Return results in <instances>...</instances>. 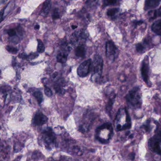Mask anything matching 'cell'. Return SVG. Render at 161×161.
<instances>
[{
	"label": "cell",
	"mask_w": 161,
	"mask_h": 161,
	"mask_svg": "<svg viewBox=\"0 0 161 161\" xmlns=\"http://www.w3.org/2000/svg\"><path fill=\"white\" fill-rule=\"evenodd\" d=\"M127 102L130 106L139 108L142 105V98L139 87H135L130 91L126 96Z\"/></svg>",
	"instance_id": "cell-1"
},
{
	"label": "cell",
	"mask_w": 161,
	"mask_h": 161,
	"mask_svg": "<svg viewBox=\"0 0 161 161\" xmlns=\"http://www.w3.org/2000/svg\"><path fill=\"white\" fill-rule=\"evenodd\" d=\"M148 147L152 152L161 156V130L157 131L155 136L149 139Z\"/></svg>",
	"instance_id": "cell-2"
},
{
	"label": "cell",
	"mask_w": 161,
	"mask_h": 161,
	"mask_svg": "<svg viewBox=\"0 0 161 161\" xmlns=\"http://www.w3.org/2000/svg\"><path fill=\"white\" fill-rule=\"evenodd\" d=\"M103 68V61L102 58L99 54H96L93 62V75L95 76L96 80L101 76Z\"/></svg>",
	"instance_id": "cell-3"
},
{
	"label": "cell",
	"mask_w": 161,
	"mask_h": 161,
	"mask_svg": "<svg viewBox=\"0 0 161 161\" xmlns=\"http://www.w3.org/2000/svg\"><path fill=\"white\" fill-rule=\"evenodd\" d=\"M91 66V59L85 61L79 66L77 69V74L81 77H86L89 74Z\"/></svg>",
	"instance_id": "cell-4"
},
{
	"label": "cell",
	"mask_w": 161,
	"mask_h": 161,
	"mask_svg": "<svg viewBox=\"0 0 161 161\" xmlns=\"http://www.w3.org/2000/svg\"><path fill=\"white\" fill-rule=\"evenodd\" d=\"M117 52V48L115 47L112 41H109L106 44V57L111 61H114L115 58V55Z\"/></svg>",
	"instance_id": "cell-5"
},
{
	"label": "cell",
	"mask_w": 161,
	"mask_h": 161,
	"mask_svg": "<svg viewBox=\"0 0 161 161\" xmlns=\"http://www.w3.org/2000/svg\"><path fill=\"white\" fill-rule=\"evenodd\" d=\"M43 138L48 146L52 144H54L56 143V138L55 133L50 128H48L47 129L43 132Z\"/></svg>",
	"instance_id": "cell-6"
},
{
	"label": "cell",
	"mask_w": 161,
	"mask_h": 161,
	"mask_svg": "<svg viewBox=\"0 0 161 161\" xmlns=\"http://www.w3.org/2000/svg\"><path fill=\"white\" fill-rule=\"evenodd\" d=\"M142 75L144 81L146 84H148L149 80V66L148 58L146 56L143 61L142 66Z\"/></svg>",
	"instance_id": "cell-7"
},
{
	"label": "cell",
	"mask_w": 161,
	"mask_h": 161,
	"mask_svg": "<svg viewBox=\"0 0 161 161\" xmlns=\"http://www.w3.org/2000/svg\"><path fill=\"white\" fill-rule=\"evenodd\" d=\"M48 121L47 117L41 112H37L34 117L33 122L36 126H42Z\"/></svg>",
	"instance_id": "cell-8"
},
{
	"label": "cell",
	"mask_w": 161,
	"mask_h": 161,
	"mask_svg": "<svg viewBox=\"0 0 161 161\" xmlns=\"http://www.w3.org/2000/svg\"><path fill=\"white\" fill-rule=\"evenodd\" d=\"M68 48L66 47L63 49L62 50L60 51L57 55V59L58 62H61V63H65L67 60V52L68 51Z\"/></svg>",
	"instance_id": "cell-9"
},
{
	"label": "cell",
	"mask_w": 161,
	"mask_h": 161,
	"mask_svg": "<svg viewBox=\"0 0 161 161\" xmlns=\"http://www.w3.org/2000/svg\"><path fill=\"white\" fill-rule=\"evenodd\" d=\"M160 2L161 1H156V0L147 1L145 2V7H144L145 10H148L150 9L156 8L159 5Z\"/></svg>",
	"instance_id": "cell-10"
},
{
	"label": "cell",
	"mask_w": 161,
	"mask_h": 161,
	"mask_svg": "<svg viewBox=\"0 0 161 161\" xmlns=\"http://www.w3.org/2000/svg\"><path fill=\"white\" fill-rule=\"evenodd\" d=\"M151 29L156 34L161 35V20L154 22L152 25Z\"/></svg>",
	"instance_id": "cell-11"
},
{
	"label": "cell",
	"mask_w": 161,
	"mask_h": 161,
	"mask_svg": "<svg viewBox=\"0 0 161 161\" xmlns=\"http://www.w3.org/2000/svg\"><path fill=\"white\" fill-rule=\"evenodd\" d=\"M51 8V2L49 1H45L43 3L40 14L43 16L47 15Z\"/></svg>",
	"instance_id": "cell-12"
},
{
	"label": "cell",
	"mask_w": 161,
	"mask_h": 161,
	"mask_svg": "<svg viewBox=\"0 0 161 161\" xmlns=\"http://www.w3.org/2000/svg\"><path fill=\"white\" fill-rule=\"evenodd\" d=\"M85 49L82 45H80L77 47L75 49V54L77 56L83 57L85 54Z\"/></svg>",
	"instance_id": "cell-13"
},
{
	"label": "cell",
	"mask_w": 161,
	"mask_h": 161,
	"mask_svg": "<svg viewBox=\"0 0 161 161\" xmlns=\"http://www.w3.org/2000/svg\"><path fill=\"white\" fill-rule=\"evenodd\" d=\"M150 19H156L157 17H161V6L157 10L153 11L148 14Z\"/></svg>",
	"instance_id": "cell-14"
},
{
	"label": "cell",
	"mask_w": 161,
	"mask_h": 161,
	"mask_svg": "<svg viewBox=\"0 0 161 161\" xmlns=\"http://www.w3.org/2000/svg\"><path fill=\"white\" fill-rule=\"evenodd\" d=\"M36 100L37 101L39 104H41L43 100V94L40 91H36L33 94Z\"/></svg>",
	"instance_id": "cell-15"
},
{
	"label": "cell",
	"mask_w": 161,
	"mask_h": 161,
	"mask_svg": "<svg viewBox=\"0 0 161 161\" xmlns=\"http://www.w3.org/2000/svg\"><path fill=\"white\" fill-rule=\"evenodd\" d=\"M37 51L39 53H43L45 51V47L43 42L40 39H38Z\"/></svg>",
	"instance_id": "cell-16"
},
{
	"label": "cell",
	"mask_w": 161,
	"mask_h": 161,
	"mask_svg": "<svg viewBox=\"0 0 161 161\" xmlns=\"http://www.w3.org/2000/svg\"><path fill=\"white\" fill-rule=\"evenodd\" d=\"M118 8H113L110 9L107 12V15L109 16H113L118 12Z\"/></svg>",
	"instance_id": "cell-17"
},
{
	"label": "cell",
	"mask_w": 161,
	"mask_h": 161,
	"mask_svg": "<svg viewBox=\"0 0 161 161\" xmlns=\"http://www.w3.org/2000/svg\"><path fill=\"white\" fill-rule=\"evenodd\" d=\"M114 103V98L110 99L106 105V110L108 112H110Z\"/></svg>",
	"instance_id": "cell-18"
},
{
	"label": "cell",
	"mask_w": 161,
	"mask_h": 161,
	"mask_svg": "<svg viewBox=\"0 0 161 161\" xmlns=\"http://www.w3.org/2000/svg\"><path fill=\"white\" fill-rule=\"evenodd\" d=\"M6 49L8 52H10V53H17V52L18 51V49H16V48L10 47V46H7L6 47Z\"/></svg>",
	"instance_id": "cell-19"
},
{
	"label": "cell",
	"mask_w": 161,
	"mask_h": 161,
	"mask_svg": "<svg viewBox=\"0 0 161 161\" xmlns=\"http://www.w3.org/2000/svg\"><path fill=\"white\" fill-rule=\"evenodd\" d=\"M44 93L48 97H51L52 95V90H50V88H49L47 87H45L44 88Z\"/></svg>",
	"instance_id": "cell-20"
},
{
	"label": "cell",
	"mask_w": 161,
	"mask_h": 161,
	"mask_svg": "<svg viewBox=\"0 0 161 161\" xmlns=\"http://www.w3.org/2000/svg\"><path fill=\"white\" fill-rule=\"evenodd\" d=\"M53 19L54 20H57V19H59V14L58 13V10L57 9H55L53 12L52 15Z\"/></svg>",
	"instance_id": "cell-21"
},
{
	"label": "cell",
	"mask_w": 161,
	"mask_h": 161,
	"mask_svg": "<svg viewBox=\"0 0 161 161\" xmlns=\"http://www.w3.org/2000/svg\"><path fill=\"white\" fill-rule=\"evenodd\" d=\"M8 34L9 36L11 38L16 37V32L14 29H11L8 31Z\"/></svg>",
	"instance_id": "cell-22"
},
{
	"label": "cell",
	"mask_w": 161,
	"mask_h": 161,
	"mask_svg": "<svg viewBox=\"0 0 161 161\" xmlns=\"http://www.w3.org/2000/svg\"><path fill=\"white\" fill-rule=\"evenodd\" d=\"M117 2L116 1H105L104 2V5H113Z\"/></svg>",
	"instance_id": "cell-23"
},
{
	"label": "cell",
	"mask_w": 161,
	"mask_h": 161,
	"mask_svg": "<svg viewBox=\"0 0 161 161\" xmlns=\"http://www.w3.org/2000/svg\"><path fill=\"white\" fill-rule=\"evenodd\" d=\"M136 48H137V51H138L139 52H140L143 50L142 46L140 44H138L136 47Z\"/></svg>",
	"instance_id": "cell-24"
},
{
	"label": "cell",
	"mask_w": 161,
	"mask_h": 161,
	"mask_svg": "<svg viewBox=\"0 0 161 161\" xmlns=\"http://www.w3.org/2000/svg\"><path fill=\"white\" fill-rule=\"evenodd\" d=\"M19 56L20 58L23 59H26V58L28 57V55H26L25 53H21V54H19Z\"/></svg>",
	"instance_id": "cell-25"
},
{
	"label": "cell",
	"mask_w": 161,
	"mask_h": 161,
	"mask_svg": "<svg viewBox=\"0 0 161 161\" xmlns=\"http://www.w3.org/2000/svg\"><path fill=\"white\" fill-rule=\"evenodd\" d=\"M130 157L131 160H134V158H135V153H130Z\"/></svg>",
	"instance_id": "cell-26"
},
{
	"label": "cell",
	"mask_w": 161,
	"mask_h": 161,
	"mask_svg": "<svg viewBox=\"0 0 161 161\" xmlns=\"http://www.w3.org/2000/svg\"><path fill=\"white\" fill-rule=\"evenodd\" d=\"M122 127L120 124H118L116 126V129L117 130H120L122 129Z\"/></svg>",
	"instance_id": "cell-27"
},
{
	"label": "cell",
	"mask_w": 161,
	"mask_h": 161,
	"mask_svg": "<svg viewBox=\"0 0 161 161\" xmlns=\"http://www.w3.org/2000/svg\"><path fill=\"white\" fill-rule=\"evenodd\" d=\"M40 28L39 25H37L35 26V27H34V29H39Z\"/></svg>",
	"instance_id": "cell-28"
},
{
	"label": "cell",
	"mask_w": 161,
	"mask_h": 161,
	"mask_svg": "<svg viewBox=\"0 0 161 161\" xmlns=\"http://www.w3.org/2000/svg\"><path fill=\"white\" fill-rule=\"evenodd\" d=\"M77 27L76 26H72V28L73 29H76Z\"/></svg>",
	"instance_id": "cell-29"
},
{
	"label": "cell",
	"mask_w": 161,
	"mask_h": 161,
	"mask_svg": "<svg viewBox=\"0 0 161 161\" xmlns=\"http://www.w3.org/2000/svg\"><path fill=\"white\" fill-rule=\"evenodd\" d=\"M3 20V17H1V16H0V23H1V22L2 20Z\"/></svg>",
	"instance_id": "cell-30"
},
{
	"label": "cell",
	"mask_w": 161,
	"mask_h": 161,
	"mask_svg": "<svg viewBox=\"0 0 161 161\" xmlns=\"http://www.w3.org/2000/svg\"><path fill=\"white\" fill-rule=\"evenodd\" d=\"M133 137V135H130V138H132V137Z\"/></svg>",
	"instance_id": "cell-31"
},
{
	"label": "cell",
	"mask_w": 161,
	"mask_h": 161,
	"mask_svg": "<svg viewBox=\"0 0 161 161\" xmlns=\"http://www.w3.org/2000/svg\"><path fill=\"white\" fill-rule=\"evenodd\" d=\"M1 70H0V76H1Z\"/></svg>",
	"instance_id": "cell-32"
}]
</instances>
